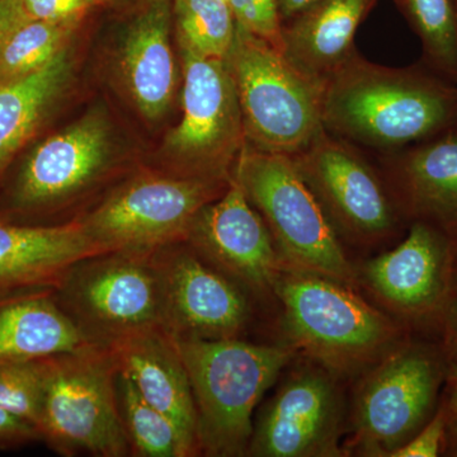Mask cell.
<instances>
[{
  "mask_svg": "<svg viewBox=\"0 0 457 457\" xmlns=\"http://www.w3.org/2000/svg\"><path fill=\"white\" fill-rule=\"evenodd\" d=\"M327 131L380 155L457 128V84L422 62L389 68L359 53L323 83Z\"/></svg>",
  "mask_w": 457,
  "mask_h": 457,
  "instance_id": "obj_1",
  "label": "cell"
},
{
  "mask_svg": "<svg viewBox=\"0 0 457 457\" xmlns=\"http://www.w3.org/2000/svg\"><path fill=\"white\" fill-rule=\"evenodd\" d=\"M287 345L339 378H354L402 345V328L336 279L284 266L273 287Z\"/></svg>",
  "mask_w": 457,
  "mask_h": 457,
  "instance_id": "obj_2",
  "label": "cell"
},
{
  "mask_svg": "<svg viewBox=\"0 0 457 457\" xmlns=\"http://www.w3.org/2000/svg\"><path fill=\"white\" fill-rule=\"evenodd\" d=\"M174 339L194 394L201 455H248L254 409L296 352L240 338Z\"/></svg>",
  "mask_w": 457,
  "mask_h": 457,
  "instance_id": "obj_3",
  "label": "cell"
},
{
  "mask_svg": "<svg viewBox=\"0 0 457 457\" xmlns=\"http://www.w3.org/2000/svg\"><path fill=\"white\" fill-rule=\"evenodd\" d=\"M231 177L263 219L286 266L356 288L357 269L290 156L245 143Z\"/></svg>",
  "mask_w": 457,
  "mask_h": 457,
  "instance_id": "obj_4",
  "label": "cell"
},
{
  "mask_svg": "<svg viewBox=\"0 0 457 457\" xmlns=\"http://www.w3.org/2000/svg\"><path fill=\"white\" fill-rule=\"evenodd\" d=\"M225 62L246 144L291 156L324 128L323 84L303 74L282 51L237 29Z\"/></svg>",
  "mask_w": 457,
  "mask_h": 457,
  "instance_id": "obj_5",
  "label": "cell"
},
{
  "mask_svg": "<svg viewBox=\"0 0 457 457\" xmlns=\"http://www.w3.org/2000/svg\"><path fill=\"white\" fill-rule=\"evenodd\" d=\"M40 429L60 455L131 456L117 398L116 363L92 345L44 359Z\"/></svg>",
  "mask_w": 457,
  "mask_h": 457,
  "instance_id": "obj_6",
  "label": "cell"
},
{
  "mask_svg": "<svg viewBox=\"0 0 457 457\" xmlns=\"http://www.w3.org/2000/svg\"><path fill=\"white\" fill-rule=\"evenodd\" d=\"M54 293L93 345L107 348L129 337L165 330L163 286L153 254L90 255L68 270Z\"/></svg>",
  "mask_w": 457,
  "mask_h": 457,
  "instance_id": "obj_7",
  "label": "cell"
},
{
  "mask_svg": "<svg viewBox=\"0 0 457 457\" xmlns=\"http://www.w3.org/2000/svg\"><path fill=\"white\" fill-rule=\"evenodd\" d=\"M230 180L140 174L113 188L79 221L108 252L153 254L186 242L197 213L220 197Z\"/></svg>",
  "mask_w": 457,
  "mask_h": 457,
  "instance_id": "obj_8",
  "label": "cell"
},
{
  "mask_svg": "<svg viewBox=\"0 0 457 457\" xmlns=\"http://www.w3.org/2000/svg\"><path fill=\"white\" fill-rule=\"evenodd\" d=\"M290 158L342 243L374 246L395 236L404 218L361 147L323 128Z\"/></svg>",
  "mask_w": 457,
  "mask_h": 457,
  "instance_id": "obj_9",
  "label": "cell"
},
{
  "mask_svg": "<svg viewBox=\"0 0 457 457\" xmlns=\"http://www.w3.org/2000/svg\"><path fill=\"white\" fill-rule=\"evenodd\" d=\"M360 378L348 447L363 456L392 457L428 422L440 389V362L425 348L403 342Z\"/></svg>",
  "mask_w": 457,
  "mask_h": 457,
  "instance_id": "obj_10",
  "label": "cell"
},
{
  "mask_svg": "<svg viewBox=\"0 0 457 457\" xmlns=\"http://www.w3.org/2000/svg\"><path fill=\"white\" fill-rule=\"evenodd\" d=\"M110 159L108 126L98 114L42 141L8 188L2 221L32 225L33 219L68 209L104 180Z\"/></svg>",
  "mask_w": 457,
  "mask_h": 457,
  "instance_id": "obj_11",
  "label": "cell"
},
{
  "mask_svg": "<svg viewBox=\"0 0 457 457\" xmlns=\"http://www.w3.org/2000/svg\"><path fill=\"white\" fill-rule=\"evenodd\" d=\"M182 120L168 135V150L189 177L230 179L245 144V129L225 60L182 47Z\"/></svg>",
  "mask_w": 457,
  "mask_h": 457,
  "instance_id": "obj_12",
  "label": "cell"
},
{
  "mask_svg": "<svg viewBox=\"0 0 457 457\" xmlns=\"http://www.w3.org/2000/svg\"><path fill=\"white\" fill-rule=\"evenodd\" d=\"M339 380L312 361L293 370L262 409L246 456L345 455V402Z\"/></svg>",
  "mask_w": 457,
  "mask_h": 457,
  "instance_id": "obj_13",
  "label": "cell"
},
{
  "mask_svg": "<svg viewBox=\"0 0 457 457\" xmlns=\"http://www.w3.org/2000/svg\"><path fill=\"white\" fill-rule=\"evenodd\" d=\"M163 286L165 330L177 339L240 338L252 321L251 295L187 242L153 253Z\"/></svg>",
  "mask_w": 457,
  "mask_h": 457,
  "instance_id": "obj_14",
  "label": "cell"
},
{
  "mask_svg": "<svg viewBox=\"0 0 457 457\" xmlns=\"http://www.w3.org/2000/svg\"><path fill=\"white\" fill-rule=\"evenodd\" d=\"M186 242L251 296H273L284 261L263 219L233 177L227 191L197 213Z\"/></svg>",
  "mask_w": 457,
  "mask_h": 457,
  "instance_id": "obj_15",
  "label": "cell"
},
{
  "mask_svg": "<svg viewBox=\"0 0 457 457\" xmlns=\"http://www.w3.org/2000/svg\"><path fill=\"white\" fill-rule=\"evenodd\" d=\"M453 239L426 222H411L395 248L357 269L359 285L387 312L408 319L428 315L446 296Z\"/></svg>",
  "mask_w": 457,
  "mask_h": 457,
  "instance_id": "obj_16",
  "label": "cell"
},
{
  "mask_svg": "<svg viewBox=\"0 0 457 457\" xmlns=\"http://www.w3.org/2000/svg\"><path fill=\"white\" fill-rule=\"evenodd\" d=\"M400 212L457 237V128L381 155Z\"/></svg>",
  "mask_w": 457,
  "mask_h": 457,
  "instance_id": "obj_17",
  "label": "cell"
},
{
  "mask_svg": "<svg viewBox=\"0 0 457 457\" xmlns=\"http://www.w3.org/2000/svg\"><path fill=\"white\" fill-rule=\"evenodd\" d=\"M104 252L79 220L59 225L0 220V293L55 288L77 262Z\"/></svg>",
  "mask_w": 457,
  "mask_h": 457,
  "instance_id": "obj_18",
  "label": "cell"
},
{
  "mask_svg": "<svg viewBox=\"0 0 457 457\" xmlns=\"http://www.w3.org/2000/svg\"><path fill=\"white\" fill-rule=\"evenodd\" d=\"M117 372L128 376L153 405L174 423L196 455H201L196 408L187 370L176 339L150 330L108 345Z\"/></svg>",
  "mask_w": 457,
  "mask_h": 457,
  "instance_id": "obj_19",
  "label": "cell"
},
{
  "mask_svg": "<svg viewBox=\"0 0 457 457\" xmlns=\"http://www.w3.org/2000/svg\"><path fill=\"white\" fill-rule=\"evenodd\" d=\"M92 345L60 306L54 288L0 293V362L47 359Z\"/></svg>",
  "mask_w": 457,
  "mask_h": 457,
  "instance_id": "obj_20",
  "label": "cell"
},
{
  "mask_svg": "<svg viewBox=\"0 0 457 457\" xmlns=\"http://www.w3.org/2000/svg\"><path fill=\"white\" fill-rule=\"evenodd\" d=\"M173 0H147L129 27L121 68L132 99L147 119L163 116L176 89L170 47Z\"/></svg>",
  "mask_w": 457,
  "mask_h": 457,
  "instance_id": "obj_21",
  "label": "cell"
},
{
  "mask_svg": "<svg viewBox=\"0 0 457 457\" xmlns=\"http://www.w3.org/2000/svg\"><path fill=\"white\" fill-rule=\"evenodd\" d=\"M378 0H321L284 25V54L323 84L354 53V37Z\"/></svg>",
  "mask_w": 457,
  "mask_h": 457,
  "instance_id": "obj_22",
  "label": "cell"
},
{
  "mask_svg": "<svg viewBox=\"0 0 457 457\" xmlns=\"http://www.w3.org/2000/svg\"><path fill=\"white\" fill-rule=\"evenodd\" d=\"M71 71L66 46L40 71L0 84V180L64 92Z\"/></svg>",
  "mask_w": 457,
  "mask_h": 457,
  "instance_id": "obj_23",
  "label": "cell"
},
{
  "mask_svg": "<svg viewBox=\"0 0 457 457\" xmlns=\"http://www.w3.org/2000/svg\"><path fill=\"white\" fill-rule=\"evenodd\" d=\"M117 398L131 456H197L179 427L153 407L128 376L117 372Z\"/></svg>",
  "mask_w": 457,
  "mask_h": 457,
  "instance_id": "obj_24",
  "label": "cell"
},
{
  "mask_svg": "<svg viewBox=\"0 0 457 457\" xmlns=\"http://www.w3.org/2000/svg\"><path fill=\"white\" fill-rule=\"evenodd\" d=\"M422 45V62L457 84L456 0H395Z\"/></svg>",
  "mask_w": 457,
  "mask_h": 457,
  "instance_id": "obj_25",
  "label": "cell"
},
{
  "mask_svg": "<svg viewBox=\"0 0 457 457\" xmlns=\"http://www.w3.org/2000/svg\"><path fill=\"white\" fill-rule=\"evenodd\" d=\"M180 47L210 59L227 60L236 21L222 0H173Z\"/></svg>",
  "mask_w": 457,
  "mask_h": 457,
  "instance_id": "obj_26",
  "label": "cell"
},
{
  "mask_svg": "<svg viewBox=\"0 0 457 457\" xmlns=\"http://www.w3.org/2000/svg\"><path fill=\"white\" fill-rule=\"evenodd\" d=\"M78 23L26 21L0 53V84L40 71L68 46Z\"/></svg>",
  "mask_w": 457,
  "mask_h": 457,
  "instance_id": "obj_27",
  "label": "cell"
},
{
  "mask_svg": "<svg viewBox=\"0 0 457 457\" xmlns=\"http://www.w3.org/2000/svg\"><path fill=\"white\" fill-rule=\"evenodd\" d=\"M44 378V359L0 362V409L38 428Z\"/></svg>",
  "mask_w": 457,
  "mask_h": 457,
  "instance_id": "obj_28",
  "label": "cell"
},
{
  "mask_svg": "<svg viewBox=\"0 0 457 457\" xmlns=\"http://www.w3.org/2000/svg\"><path fill=\"white\" fill-rule=\"evenodd\" d=\"M237 29L284 53V23L278 0H228Z\"/></svg>",
  "mask_w": 457,
  "mask_h": 457,
  "instance_id": "obj_29",
  "label": "cell"
},
{
  "mask_svg": "<svg viewBox=\"0 0 457 457\" xmlns=\"http://www.w3.org/2000/svg\"><path fill=\"white\" fill-rule=\"evenodd\" d=\"M29 20L79 23L97 5L96 0H22Z\"/></svg>",
  "mask_w": 457,
  "mask_h": 457,
  "instance_id": "obj_30",
  "label": "cell"
},
{
  "mask_svg": "<svg viewBox=\"0 0 457 457\" xmlns=\"http://www.w3.org/2000/svg\"><path fill=\"white\" fill-rule=\"evenodd\" d=\"M446 431V416L444 411L436 414L422 428L399 447L392 457H436L440 455Z\"/></svg>",
  "mask_w": 457,
  "mask_h": 457,
  "instance_id": "obj_31",
  "label": "cell"
},
{
  "mask_svg": "<svg viewBox=\"0 0 457 457\" xmlns=\"http://www.w3.org/2000/svg\"><path fill=\"white\" fill-rule=\"evenodd\" d=\"M32 442H44L40 429L22 418L0 409V450L16 449Z\"/></svg>",
  "mask_w": 457,
  "mask_h": 457,
  "instance_id": "obj_32",
  "label": "cell"
},
{
  "mask_svg": "<svg viewBox=\"0 0 457 457\" xmlns=\"http://www.w3.org/2000/svg\"><path fill=\"white\" fill-rule=\"evenodd\" d=\"M29 21L22 0H0V53L14 31Z\"/></svg>",
  "mask_w": 457,
  "mask_h": 457,
  "instance_id": "obj_33",
  "label": "cell"
},
{
  "mask_svg": "<svg viewBox=\"0 0 457 457\" xmlns=\"http://www.w3.org/2000/svg\"><path fill=\"white\" fill-rule=\"evenodd\" d=\"M321 0H278L282 23L285 25V23L290 22L303 12L314 7Z\"/></svg>",
  "mask_w": 457,
  "mask_h": 457,
  "instance_id": "obj_34",
  "label": "cell"
},
{
  "mask_svg": "<svg viewBox=\"0 0 457 457\" xmlns=\"http://www.w3.org/2000/svg\"><path fill=\"white\" fill-rule=\"evenodd\" d=\"M451 404H453V411L457 416V361L453 370V399H451Z\"/></svg>",
  "mask_w": 457,
  "mask_h": 457,
  "instance_id": "obj_35",
  "label": "cell"
},
{
  "mask_svg": "<svg viewBox=\"0 0 457 457\" xmlns=\"http://www.w3.org/2000/svg\"><path fill=\"white\" fill-rule=\"evenodd\" d=\"M97 4H101V3L113 2V0H96Z\"/></svg>",
  "mask_w": 457,
  "mask_h": 457,
  "instance_id": "obj_36",
  "label": "cell"
},
{
  "mask_svg": "<svg viewBox=\"0 0 457 457\" xmlns=\"http://www.w3.org/2000/svg\"><path fill=\"white\" fill-rule=\"evenodd\" d=\"M222 2H227L228 3V0H222Z\"/></svg>",
  "mask_w": 457,
  "mask_h": 457,
  "instance_id": "obj_37",
  "label": "cell"
},
{
  "mask_svg": "<svg viewBox=\"0 0 457 457\" xmlns=\"http://www.w3.org/2000/svg\"><path fill=\"white\" fill-rule=\"evenodd\" d=\"M456 2H457V0H456Z\"/></svg>",
  "mask_w": 457,
  "mask_h": 457,
  "instance_id": "obj_38",
  "label": "cell"
}]
</instances>
